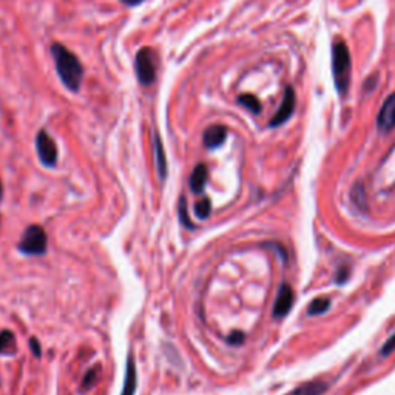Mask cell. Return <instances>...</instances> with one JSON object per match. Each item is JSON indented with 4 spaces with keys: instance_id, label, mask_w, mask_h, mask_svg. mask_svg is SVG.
Segmentation results:
<instances>
[{
    "instance_id": "1",
    "label": "cell",
    "mask_w": 395,
    "mask_h": 395,
    "mask_svg": "<svg viewBox=\"0 0 395 395\" xmlns=\"http://www.w3.org/2000/svg\"><path fill=\"white\" fill-rule=\"evenodd\" d=\"M51 55L55 59V67L62 84L70 92H79L84 80V67L80 60L62 43L51 45Z\"/></svg>"
},
{
    "instance_id": "2",
    "label": "cell",
    "mask_w": 395,
    "mask_h": 395,
    "mask_svg": "<svg viewBox=\"0 0 395 395\" xmlns=\"http://www.w3.org/2000/svg\"><path fill=\"white\" fill-rule=\"evenodd\" d=\"M332 71L337 92L345 96L349 92L352 79V59L347 45L343 40H337L332 47Z\"/></svg>"
},
{
    "instance_id": "3",
    "label": "cell",
    "mask_w": 395,
    "mask_h": 395,
    "mask_svg": "<svg viewBox=\"0 0 395 395\" xmlns=\"http://www.w3.org/2000/svg\"><path fill=\"white\" fill-rule=\"evenodd\" d=\"M48 247V237L40 226H30L23 232V237L19 242V250L25 255L40 256L45 255Z\"/></svg>"
},
{
    "instance_id": "4",
    "label": "cell",
    "mask_w": 395,
    "mask_h": 395,
    "mask_svg": "<svg viewBox=\"0 0 395 395\" xmlns=\"http://www.w3.org/2000/svg\"><path fill=\"white\" fill-rule=\"evenodd\" d=\"M134 70H136L138 80L142 85H151L156 79V60L155 53L148 47H144L138 51L134 59Z\"/></svg>"
},
{
    "instance_id": "5",
    "label": "cell",
    "mask_w": 395,
    "mask_h": 395,
    "mask_svg": "<svg viewBox=\"0 0 395 395\" xmlns=\"http://www.w3.org/2000/svg\"><path fill=\"white\" fill-rule=\"evenodd\" d=\"M36 150L45 167H55L58 164V146L47 130H40L36 136Z\"/></svg>"
},
{
    "instance_id": "6",
    "label": "cell",
    "mask_w": 395,
    "mask_h": 395,
    "mask_svg": "<svg viewBox=\"0 0 395 395\" xmlns=\"http://www.w3.org/2000/svg\"><path fill=\"white\" fill-rule=\"evenodd\" d=\"M295 104H296V99H295L293 88L287 87L286 92H284V97H283V102L280 105V109H278V112L275 113V116L271 121V127H278V125H281L286 121H289V118L293 114Z\"/></svg>"
},
{
    "instance_id": "7",
    "label": "cell",
    "mask_w": 395,
    "mask_h": 395,
    "mask_svg": "<svg viewBox=\"0 0 395 395\" xmlns=\"http://www.w3.org/2000/svg\"><path fill=\"white\" fill-rule=\"evenodd\" d=\"M377 127L382 133H389L395 129V93L388 96L380 109L379 118H377Z\"/></svg>"
},
{
    "instance_id": "8",
    "label": "cell",
    "mask_w": 395,
    "mask_h": 395,
    "mask_svg": "<svg viewBox=\"0 0 395 395\" xmlns=\"http://www.w3.org/2000/svg\"><path fill=\"white\" fill-rule=\"evenodd\" d=\"M293 306V291L289 284H281L280 291H278L275 306H274V317L283 318L291 312Z\"/></svg>"
},
{
    "instance_id": "9",
    "label": "cell",
    "mask_w": 395,
    "mask_h": 395,
    "mask_svg": "<svg viewBox=\"0 0 395 395\" xmlns=\"http://www.w3.org/2000/svg\"><path fill=\"white\" fill-rule=\"evenodd\" d=\"M226 138H227V129L224 127V125L215 124L205 129V131L202 134V142L209 150H213V148H218L220 146H222Z\"/></svg>"
},
{
    "instance_id": "10",
    "label": "cell",
    "mask_w": 395,
    "mask_h": 395,
    "mask_svg": "<svg viewBox=\"0 0 395 395\" xmlns=\"http://www.w3.org/2000/svg\"><path fill=\"white\" fill-rule=\"evenodd\" d=\"M138 388V374H136V362H134V355L129 354L127 358V367H125V379L121 395H134Z\"/></svg>"
},
{
    "instance_id": "11",
    "label": "cell",
    "mask_w": 395,
    "mask_h": 395,
    "mask_svg": "<svg viewBox=\"0 0 395 395\" xmlns=\"http://www.w3.org/2000/svg\"><path fill=\"white\" fill-rule=\"evenodd\" d=\"M207 178H209V170L205 164H198L195 167V170L190 175V188L192 192L200 195L204 192V187L207 184Z\"/></svg>"
},
{
    "instance_id": "12",
    "label": "cell",
    "mask_w": 395,
    "mask_h": 395,
    "mask_svg": "<svg viewBox=\"0 0 395 395\" xmlns=\"http://www.w3.org/2000/svg\"><path fill=\"white\" fill-rule=\"evenodd\" d=\"M326 391H328L326 382L313 380L298 386V388H295L291 395H323Z\"/></svg>"
},
{
    "instance_id": "13",
    "label": "cell",
    "mask_w": 395,
    "mask_h": 395,
    "mask_svg": "<svg viewBox=\"0 0 395 395\" xmlns=\"http://www.w3.org/2000/svg\"><path fill=\"white\" fill-rule=\"evenodd\" d=\"M155 159H156V170H158V176L161 181H164L167 178V158H166V151L163 147V142H161L159 136L155 138Z\"/></svg>"
},
{
    "instance_id": "14",
    "label": "cell",
    "mask_w": 395,
    "mask_h": 395,
    "mask_svg": "<svg viewBox=\"0 0 395 395\" xmlns=\"http://www.w3.org/2000/svg\"><path fill=\"white\" fill-rule=\"evenodd\" d=\"M16 337L11 330L0 332V354H14Z\"/></svg>"
},
{
    "instance_id": "15",
    "label": "cell",
    "mask_w": 395,
    "mask_h": 395,
    "mask_svg": "<svg viewBox=\"0 0 395 395\" xmlns=\"http://www.w3.org/2000/svg\"><path fill=\"white\" fill-rule=\"evenodd\" d=\"M330 309V300L329 298H315L308 309V313L310 317H317V315H323Z\"/></svg>"
},
{
    "instance_id": "16",
    "label": "cell",
    "mask_w": 395,
    "mask_h": 395,
    "mask_svg": "<svg viewBox=\"0 0 395 395\" xmlns=\"http://www.w3.org/2000/svg\"><path fill=\"white\" fill-rule=\"evenodd\" d=\"M238 104L255 114L261 113V104H259V101L254 94H241L238 97Z\"/></svg>"
},
{
    "instance_id": "17",
    "label": "cell",
    "mask_w": 395,
    "mask_h": 395,
    "mask_svg": "<svg viewBox=\"0 0 395 395\" xmlns=\"http://www.w3.org/2000/svg\"><path fill=\"white\" fill-rule=\"evenodd\" d=\"M193 210H195L196 218H200V220L209 218L210 213H212V201L209 200V198H202L201 201H198L195 204Z\"/></svg>"
},
{
    "instance_id": "18",
    "label": "cell",
    "mask_w": 395,
    "mask_h": 395,
    "mask_svg": "<svg viewBox=\"0 0 395 395\" xmlns=\"http://www.w3.org/2000/svg\"><path fill=\"white\" fill-rule=\"evenodd\" d=\"M179 221L184 227H187L188 230H193L195 229V224L192 222L190 217H188V212H187V202H185V198L181 196V201H179Z\"/></svg>"
},
{
    "instance_id": "19",
    "label": "cell",
    "mask_w": 395,
    "mask_h": 395,
    "mask_svg": "<svg viewBox=\"0 0 395 395\" xmlns=\"http://www.w3.org/2000/svg\"><path fill=\"white\" fill-rule=\"evenodd\" d=\"M352 200L355 202L357 207H360V209H366V198H364V190H363V184L362 183H357L352 188Z\"/></svg>"
},
{
    "instance_id": "20",
    "label": "cell",
    "mask_w": 395,
    "mask_h": 395,
    "mask_svg": "<svg viewBox=\"0 0 395 395\" xmlns=\"http://www.w3.org/2000/svg\"><path fill=\"white\" fill-rule=\"evenodd\" d=\"M97 367L96 369H90L87 374H85V377H84V382H82V389L84 391H87L88 388H92V386L94 384V382H96V379H97Z\"/></svg>"
},
{
    "instance_id": "21",
    "label": "cell",
    "mask_w": 395,
    "mask_h": 395,
    "mask_svg": "<svg viewBox=\"0 0 395 395\" xmlns=\"http://www.w3.org/2000/svg\"><path fill=\"white\" fill-rule=\"evenodd\" d=\"M395 351V334L389 337V340L386 341L382 347V355H389L391 352Z\"/></svg>"
},
{
    "instance_id": "22",
    "label": "cell",
    "mask_w": 395,
    "mask_h": 395,
    "mask_svg": "<svg viewBox=\"0 0 395 395\" xmlns=\"http://www.w3.org/2000/svg\"><path fill=\"white\" fill-rule=\"evenodd\" d=\"M227 341L230 345L238 346V345L242 343V341H244V334H242V332H238V330L232 332V334L227 337Z\"/></svg>"
},
{
    "instance_id": "23",
    "label": "cell",
    "mask_w": 395,
    "mask_h": 395,
    "mask_svg": "<svg viewBox=\"0 0 395 395\" xmlns=\"http://www.w3.org/2000/svg\"><path fill=\"white\" fill-rule=\"evenodd\" d=\"M30 349H31V352L36 358H40L42 355V347H40V343L38 341V338H30Z\"/></svg>"
},
{
    "instance_id": "24",
    "label": "cell",
    "mask_w": 395,
    "mask_h": 395,
    "mask_svg": "<svg viewBox=\"0 0 395 395\" xmlns=\"http://www.w3.org/2000/svg\"><path fill=\"white\" fill-rule=\"evenodd\" d=\"M121 2L127 6H136V5H141L144 0H121Z\"/></svg>"
},
{
    "instance_id": "25",
    "label": "cell",
    "mask_w": 395,
    "mask_h": 395,
    "mask_svg": "<svg viewBox=\"0 0 395 395\" xmlns=\"http://www.w3.org/2000/svg\"><path fill=\"white\" fill-rule=\"evenodd\" d=\"M0 198H2V183H0Z\"/></svg>"
}]
</instances>
